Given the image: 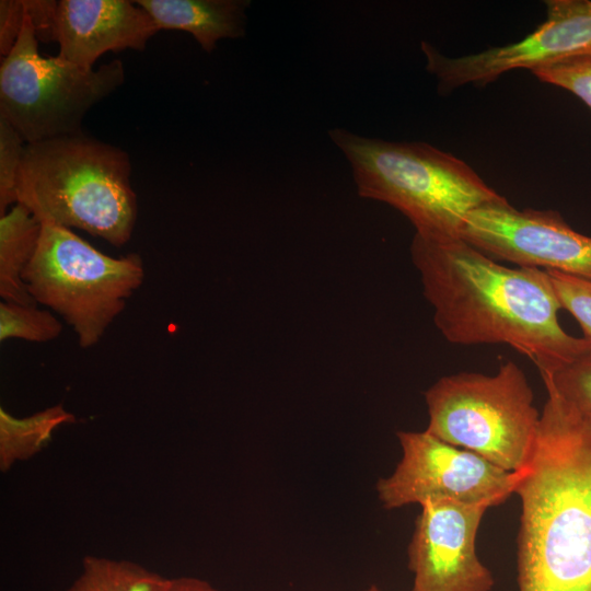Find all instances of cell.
<instances>
[{
    "label": "cell",
    "mask_w": 591,
    "mask_h": 591,
    "mask_svg": "<svg viewBox=\"0 0 591 591\" xmlns=\"http://www.w3.org/2000/svg\"><path fill=\"white\" fill-rule=\"evenodd\" d=\"M38 42H55L58 1L24 0Z\"/></svg>",
    "instance_id": "obj_23"
},
{
    "label": "cell",
    "mask_w": 591,
    "mask_h": 591,
    "mask_svg": "<svg viewBox=\"0 0 591 591\" xmlns=\"http://www.w3.org/2000/svg\"><path fill=\"white\" fill-rule=\"evenodd\" d=\"M461 237L496 260L591 281V237L558 211L520 210L502 196L472 211Z\"/></svg>",
    "instance_id": "obj_10"
},
{
    "label": "cell",
    "mask_w": 591,
    "mask_h": 591,
    "mask_svg": "<svg viewBox=\"0 0 591 591\" xmlns=\"http://www.w3.org/2000/svg\"><path fill=\"white\" fill-rule=\"evenodd\" d=\"M62 332V323L47 310L36 304L24 305L2 301L0 303V341L22 339L47 343Z\"/></svg>",
    "instance_id": "obj_17"
},
{
    "label": "cell",
    "mask_w": 591,
    "mask_h": 591,
    "mask_svg": "<svg viewBox=\"0 0 591 591\" xmlns=\"http://www.w3.org/2000/svg\"><path fill=\"white\" fill-rule=\"evenodd\" d=\"M410 255L448 341L508 345L529 358L542 379L591 348L561 327V306L546 270L503 266L462 237L415 233Z\"/></svg>",
    "instance_id": "obj_1"
},
{
    "label": "cell",
    "mask_w": 591,
    "mask_h": 591,
    "mask_svg": "<svg viewBox=\"0 0 591 591\" xmlns=\"http://www.w3.org/2000/svg\"><path fill=\"white\" fill-rule=\"evenodd\" d=\"M43 224L23 205L0 216V297L5 302L33 305L23 273L32 260Z\"/></svg>",
    "instance_id": "obj_14"
},
{
    "label": "cell",
    "mask_w": 591,
    "mask_h": 591,
    "mask_svg": "<svg viewBox=\"0 0 591 591\" xmlns=\"http://www.w3.org/2000/svg\"><path fill=\"white\" fill-rule=\"evenodd\" d=\"M407 548L412 591H490L494 577L476 554V535L487 509L451 500L420 506Z\"/></svg>",
    "instance_id": "obj_11"
},
{
    "label": "cell",
    "mask_w": 591,
    "mask_h": 591,
    "mask_svg": "<svg viewBox=\"0 0 591 591\" xmlns=\"http://www.w3.org/2000/svg\"><path fill=\"white\" fill-rule=\"evenodd\" d=\"M25 18L24 0L0 1V54L5 57L21 34Z\"/></svg>",
    "instance_id": "obj_22"
},
{
    "label": "cell",
    "mask_w": 591,
    "mask_h": 591,
    "mask_svg": "<svg viewBox=\"0 0 591 591\" xmlns=\"http://www.w3.org/2000/svg\"><path fill=\"white\" fill-rule=\"evenodd\" d=\"M36 303L59 314L81 348L96 345L144 280L141 256L103 254L71 229L43 224L23 273Z\"/></svg>",
    "instance_id": "obj_6"
},
{
    "label": "cell",
    "mask_w": 591,
    "mask_h": 591,
    "mask_svg": "<svg viewBox=\"0 0 591 591\" xmlns=\"http://www.w3.org/2000/svg\"><path fill=\"white\" fill-rule=\"evenodd\" d=\"M162 591H220L208 581L197 577L167 578Z\"/></svg>",
    "instance_id": "obj_24"
},
{
    "label": "cell",
    "mask_w": 591,
    "mask_h": 591,
    "mask_svg": "<svg viewBox=\"0 0 591 591\" xmlns=\"http://www.w3.org/2000/svg\"><path fill=\"white\" fill-rule=\"evenodd\" d=\"M402 459L394 472L376 483L385 509L451 500L488 508L514 494L518 473L454 447L424 431H398Z\"/></svg>",
    "instance_id": "obj_8"
},
{
    "label": "cell",
    "mask_w": 591,
    "mask_h": 591,
    "mask_svg": "<svg viewBox=\"0 0 591 591\" xmlns=\"http://www.w3.org/2000/svg\"><path fill=\"white\" fill-rule=\"evenodd\" d=\"M561 309L568 311L580 325L583 337L591 343V281L546 270Z\"/></svg>",
    "instance_id": "obj_21"
},
{
    "label": "cell",
    "mask_w": 591,
    "mask_h": 591,
    "mask_svg": "<svg viewBox=\"0 0 591 591\" xmlns=\"http://www.w3.org/2000/svg\"><path fill=\"white\" fill-rule=\"evenodd\" d=\"M125 81L120 59L84 69L60 58L42 56L31 18L0 65V116L33 143L83 131L86 113Z\"/></svg>",
    "instance_id": "obj_7"
},
{
    "label": "cell",
    "mask_w": 591,
    "mask_h": 591,
    "mask_svg": "<svg viewBox=\"0 0 591 591\" xmlns=\"http://www.w3.org/2000/svg\"><path fill=\"white\" fill-rule=\"evenodd\" d=\"M518 473V591H591V414L553 391Z\"/></svg>",
    "instance_id": "obj_2"
},
{
    "label": "cell",
    "mask_w": 591,
    "mask_h": 591,
    "mask_svg": "<svg viewBox=\"0 0 591 591\" xmlns=\"http://www.w3.org/2000/svg\"><path fill=\"white\" fill-rule=\"evenodd\" d=\"M159 30L189 33L211 53L219 40L244 36L246 0H136Z\"/></svg>",
    "instance_id": "obj_13"
},
{
    "label": "cell",
    "mask_w": 591,
    "mask_h": 591,
    "mask_svg": "<svg viewBox=\"0 0 591 591\" xmlns=\"http://www.w3.org/2000/svg\"><path fill=\"white\" fill-rule=\"evenodd\" d=\"M152 18L135 1H58L55 42L58 56L84 69L107 51L144 50L159 32Z\"/></svg>",
    "instance_id": "obj_12"
},
{
    "label": "cell",
    "mask_w": 591,
    "mask_h": 591,
    "mask_svg": "<svg viewBox=\"0 0 591 591\" xmlns=\"http://www.w3.org/2000/svg\"><path fill=\"white\" fill-rule=\"evenodd\" d=\"M329 136L351 165L358 194L397 209L418 235L461 237L472 211L502 197L466 162L429 143L367 138L341 128Z\"/></svg>",
    "instance_id": "obj_4"
},
{
    "label": "cell",
    "mask_w": 591,
    "mask_h": 591,
    "mask_svg": "<svg viewBox=\"0 0 591 591\" xmlns=\"http://www.w3.org/2000/svg\"><path fill=\"white\" fill-rule=\"evenodd\" d=\"M25 146L22 136L0 116V216L18 204V175Z\"/></svg>",
    "instance_id": "obj_20"
},
{
    "label": "cell",
    "mask_w": 591,
    "mask_h": 591,
    "mask_svg": "<svg viewBox=\"0 0 591 591\" xmlns=\"http://www.w3.org/2000/svg\"><path fill=\"white\" fill-rule=\"evenodd\" d=\"M546 20L524 38L479 53L449 57L422 40L426 69L447 94L471 84L484 86L517 69L533 71L559 60L591 54V0H547Z\"/></svg>",
    "instance_id": "obj_9"
},
{
    "label": "cell",
    "mask_w": 591,
    "mask_h": 591,
    "mask_svg": "<svg viewBox=\"0 0 591 591\" xmlns=\"http://www.w3.org/2000/svg\"><path fill=\"white\" fill-rule=\"evenodd\" d=\"M76 421L62 404L18 418L0 407V470L7 473L15 463L39 453L61 426Z\"/></svg>",
    "instance_id": "obj_15"
},
{
    "label": "cell",
    "mask_w": 591,
    "mask_h": 591,
    "mask_svg": "<svg viewBox=\"0 0 591 591\" xmlns=\"http://www.w3.org/2000/svg\"><path fill=\"white\" fill-rule=\"evenodd\" d=\"M166 581L134 561L89 555L73 582L56 591H162Z\"/></svg>",
    "instance_id": "obj_16"
},
{
    "label": "cell",
    "mask_w": 591,
    "mask_h": 591,
    "mask_svg": "<svg viewBox=\"0 0 591 591\" xmlns=\"http://www.w3.org/2000/svg\"><path fill=\"white\" fill-rule=\"evenodd\" d=\"M426 430L495 465L520 472L529 462L541 414L524 372L502 363L493 375L459 372L440 378L426 392Z\"/></svg>",
    "instance_id": "obj_5"
},
{
    "label": "cell",
    "mask_w": 591,
    "mask_h": 591,
    "mask_svg": "<svg viewBox=\"0 0 591 591\" xmlns=\"http://www.w3.org/2000/svg\"><path fill=\"white\" fill-rule=\"evenodd\" d=\"M543 381L546 390L553 391L576 408L591 414V348Z\"/></svg>",
    "instance_id": "obj_18"
},
{
    "label": "cell",
    "mask_w": 591,
    "mask_h": 591,
    "mask_svg": "<svg viewBox=\"0 0 591 591\" xmlns=\"http://www.w3.org/2000/svg\"><path fill=\"white\" fill-rule=\"evenodd\" d=\"M130 175L125 150L84 131L26 143L18 202L42 224L77 228L123 246L138 217Z\"/></svg>",
    "instance_id": "obj_3"
},
{
    "label": "cell",
    "mask_w": 591,
    "mask_h": 591,
    "mask_svg": "<svg viewBox=\"0 0 591 591\" xmlns=\"http://www.w3.org/2000/svg\"><path fill=\"white\" fill-rule=\"evenodd\" d=\"M362 591H380V589L375 584H371L369 588L362 590Z\"/></svg>",
    "instance_id": "obj_25"
},
{
    "label": "cell",
    "mask_w": 591,
    "mask_h": 591,
    "mask_svg": "<svg viewBox=\"0 0 591 591\" xmlns=\"http://www.w3.org/2000/svg\"><path fill=\"white\" fill-rule=\"evenodd\" d=\"M540 81L576 95L591 109V54H583L531 71Z\"/></svg>",
    "instance_id": "obj_19"
}]
</instances>
